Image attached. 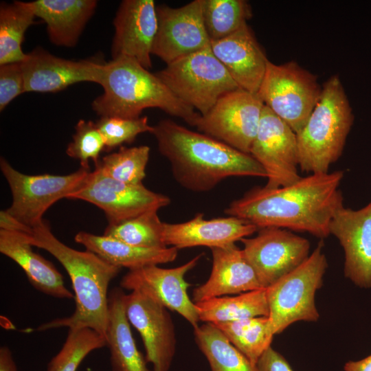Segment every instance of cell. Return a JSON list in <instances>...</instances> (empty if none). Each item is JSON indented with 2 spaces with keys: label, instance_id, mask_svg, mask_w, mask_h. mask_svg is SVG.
<instances>
[{
  "label": "cell",
  "instance_id": "obj_1",
  "mask_svg": "<svg viewBox=\"0 0 371 371\" xmlns=\"http://www.w3.org/2000/svg\"><path fill=\"white\" fill-rule=\"evenodd\" d=\"M344 172L311 174L278 188L255 187L234 201L225 214L255 225L308 232L317 238L330 235L329 225L342 205L339 189Z\"/></svg>",
  "mask_w": 371,
  "mask_h": 371
},
{
  "label": "cell",
  "instance_id": "obj_24",
  "mask_svg": "<svg viewBox=\"0 0 371 371\" xmlns=\"http://www.w3.org/2000/svg\"><path fill=\"white\" fill-rule=\"evenodd\" d=\"M32 3L36 16L47 25L50 41L66 47L76 46L98 5L95 0H36Z\"/></svg>",
  "mask_w": 371,
  "mask_h": 371
},
{
  "label": "cell",
  "instance_id": "obj_40",
  "mask_svg": "<svg viewBox=\"0 0 371 371\" xmlns=\"http://www.w3.org/2000/svg\"><path fill=\"white\" fill-rule=\"evenodd\" d=\"M0 371H18L11 350L5 346L0 348Z\"/></svg>",
  "mask_w": 371,
  "mask_h": 371
},
{
  "label": "cell",
  "instance_id": "obj_7",
  "mask_svg": "<svg viewBox=\"0 0 371 371\" xmlns=\"http://www.w3.org/2000/svg\"><path fill=\"white\" fill-rule=\"evenodd\" d=\"M156 75L182 102L201 115L224 95L240 89L210 47L180 58Z\"/></svg>",
  "mask_w": 371,
  "mask_h": 371
},
{
  "label": "cell",
  "instance_id": "obj_38",
  "mask_svg": "<svg viewBox=\"0 0 371 371\" xmlns=\"http://www.w3.org/2000/svg\"><path fill=\"white\" fill-rule=\"evenodd\" d=\"M257 371H293L286 359L269 346L258 360Z\"/></svg>",
  "mask_w": 371,
  "mask_h": 371
},
{
  "label": "cell",
  "instance_id": "obj_2",
  "mask_svg": "<svg viewBox=\"0 0 371 371\" xmlns=\"http://www.w3.org/2000/svg\"><path fill=\"white\" fill-rule=\"evenodd\" d=\"M151 133L175 181L190 191L208 192L230 177H267L251 155L170 120L153 126Z\"/></svg>",
  "mask_w": 371,
  "mask_h": 371
},
{
  "label": "cell",
  "instance_id": "obj_26",
  "mask_svg": "<svg viewBox=\"0 0 371 371\" xmlns=\"http://www.w3.org/2000/svg\"><path fill=\"white\" fill-rule=\"evenodd\" d=\"M124 291L114 288L109 293V320L106 335L112 371H151L138 350L126 315Z\"/></svg>",
  "mask_w": 371,
  "mask_h": 371
},
{
  "label": "cell",
  "instance_id": "obj_39",
  "mask_svg": "<svg viewBox=\"0 0 371 371\" xmlns=\"http://www.w3.org/2000/svg\"><path fill=\"white\" fill-rule=\"evenodd\" d=\"M0 229L32 235L33 229L24 225L17 218L12 216L8 211L0 212Z\"/></svg>",
  "mask_w": 371,
  "mask_h": 371
},
{
  "label": "cell",
  "instance_id": "obj_12",
  "mask_svg": "<svg viewBox=\"0 0 371 371\" xmlns=\"http://www.w3.org/2000/svg\"><path fill=\"white\" fill-rule=\"evenodd\" d=\"M240 241L246 259L265 289L295 269L310 256L309 241L284 228H260L256 236Z\"/></svg>",
  "mask_w": 371,
  "mask_h": 371
},
{
  "label": "cell",
  "instance_id": "obj_17",
  "mask_svg": "<svg viewBox=\"0 0 371 371\" xmlns=\"http://www.w3.org/2000/svg\"><path fill=\"white\" fill-rule=\"evenodd\" d=\"M104 65L93 58L78 61L62 58L37 47L21 62L25 92L54 93L81 82L100 85Z\"/></svg>",
  "mask_w": 371,
  "mask_h": 371
},
{
  "label": "cell",
  "instance_id": "obj_11",
  "mask_svg": "<svg viewBox=\"0 0 371 371\" xmlns=\"http://www.w3.org/2000/svg\"><path fill=\"white\" fill-rule=\"evenodd\" d=\"M67 199L82 200L101 209L113 225L151 210L167 206L170 199L143 183L128 184L111 179L95 169Z\"/></svg>",
  "mask_w": 371,
  "mask_h": 371
},
{
  "label": "cell",
  "instance_id": "obj_22",
  "mask_svg": "<svg viewBox=\"0 0 371 371\" xmlns=\"http://www.w3.org/2000/svg\"><path fill=\"white\" fill-rule=\"evenodd\" d=\"M210 249L212 256L210 276L205 283L193 291L194 303L262 288L243 249L235 243Z\"/></svg>",
  "mask_w": 371,
  "mask_h": 371
},
{
  "label": "cell",
  "instance_id": "obj_37",
  "mask_svg": "<svg viewBox=\"0 0 371 371\" xmlns=\"http://www.w3.org/2000/svg\"><path fill=\"white\" fill-rule=\"evenodd\" d=\"M23 93L25 80L21 62L0 65V111Z\"/></svg>",
  "mask_w": 371,
  "mask_h": 371
},
{
  "label": "cell",
  "instance_id": "obj_27",
  "mask_svg": "<svg viewBox=\"0 0 371 371\" xmlns=\"http://www.w3.org/2000/svg\"><path fill=\"white\" fill-rule=\"evenodd\" d=\"M199 319L217 324L269 316L267 289L245 292L236 296H221L195 303Z\"/></svg>",
  "mask_w": 371,
  "mask_h": 371
},
{
  "label": "cell",
  "instance_id": "obj_41",
  "mask_svg": "<svg viewBox=\"0 0 371 371\" xmlns=\"http://www.w3.org/2000/svg\"><path fill=\"white\" fill-rule=\"evenodd\" d=\"M344 371H371V354L357 361H349L344 364Z\"/></svg>",
  "mask_w": 371,
  "mask_h": 371
},
{
  "label": "cell",
  "instance_id": "obj_16",
  "mask_svg": "<svg viewBox=\"0 0 371 371\" xmlns=\"http://www.w3.org/2000/svg\"><path fill=\"white\" fill-rule=\"evenodd\" d=\"M124 308L129 323L139 332L145 359L153 371H169L176 349L174 324L167 308L141 292L124 294Z\"/></svg>",
  "mask_w": 371,
  "mask_h": 371
},
{
  "label": "cell",
  "instance_id": "obj_13",
  "mask_svg": "<svg viewBox=\"0 0 371 371\" xmlns=\"http://www.w3.org/2000/svg\"><path fill=\"white\" fill-rule=\"evenodd\" d=\"M250 155L265 170L267 187L289 186L302 177L296 133L265 105Z\"/></svg>",
  "mask_w": 371,
  "mask_h": 371
},
{
  "label": "cell",
  "instance_id": "obj_31",
  "mask_svg": "<svg viewBox=\"0 0 371 371\" xmlns=\"http://www.w3.org/2000/svg\"><path fill=\"white\" fill-rule=\"evenodd\" d=\"M202 12L210 41L234 34L252 16L251 5L245 0H202Z\"/></svg>",
  "mask_w": 371,
  "mask_h": 371
},
{
  "label": "cell",
  "instance_id": "obj_3",
  "mask_svg": "<svg viewBox=\"0 0 371 371\" xmlns=\"http://www.w3.org/2000/svg\"><path fill=\"white\" fill-rule=\"evenodd\" d=\"M30 243L48 251L63 266L71 279L75 300V309L70 316L54 319L36 330L90 328L106 338L108 287L122 268L87 249L78 251L68 247L54 235L45 221L33 228Z\"/></svg>",
  "mask_w": 371,
  "mask_h": 371
},
{
  "label": "cell",
  "instance_id": "obj_18",
  "mask_svg": "<svg viewBox=\"0 0 371 371\" xmlns=\"http://www.w3.org/2000/svg\"><path fill=\"white\" fill-rule=\"evenodd\" d=\"M329 233L344 249L345 277L358 287L371 288V202L357 210L341 206Z\"/></svg>",
  "mask_w": 371,
  "mask_h": 371
},
{
  "label": "cell",
  "instance_id": "obj_36",
  "mask_svg": "<svg viewBox=\"0 0 371 371\" xmlns=\"http://www.w3.org/2000/svg\"><path fill=\"white\" fill-rule=\"evenodd\" d=\"M95 124L104 139L106 150L132 143L139 134L153 131L146 116L132 119L101 117Z\"/></svg>",
  "mask_w": 371,
  "mask_h": 371
},
{
  "label": "cell",
  "instance_id": "obj_34",
  "mask_svg": "<svg viewBox=\"0 0 371 371\" xmlns=\"http://www.w3.org/2000/svg\"><path fill=\"white\" fill-rule=\"evenodd\" d=\"M104 346L106 338L93 329L69 328L65 343L49 362L47 371H76L90 352Z\"/></svg>",
  "mask_w": 371,
  "mask_h": 371
},
{
  "label": "cell",
  "instance_id": "obj_10",
  "mask_svg": "<svg viewBox=\"0 0 371 371\" xmlns=\"http://www.w3.org/2000/svg\"><path fill=\"white\" fill-rule=\"evenodd\" d=\"M257 93L242 89L222 96L193 126L207 135L250 155L264 107Z\"/></svg>",
  "mask_w": 371,
  "mask_h": 371
},
{
  "label": "cell",
  "instance_id": "obj_21",
  "mask_svg": "<svg viewBox=\"0 0 371 371\" xmlns=\"http://www.w3.org/2000/svg\"><path fill=\"white\" fill-rule=\"evenodd\" d=\"M257 231L255 225L235 216L205 219L203 213H198L183 223H164L163 236L167 247L212 249L234 244Z\"/></svg>",
  "mask_w": 371,
  "mask_h": 371
},
{
  "label": "cell",
  "instance_id": "obj_8",
  "mask_svg": "<svg viewBox=\"0 0 371 371\" xmlns=\"http://www.w3.org/2000/svg\"><path fill=\"white\" fill-rule=\"evenodd\" d=\"M322 92L316 76L296 62L276 64L269 60L257 94L297 134L319 102Z\"/></svg>",
  "mask_w": 371,
  "mask_h": 371
},
{
  "label": "cell",
  "instance_id": "obj_4",
  "mask_svg": "<svg viewBox=\"0 0 371 371\" xmlns=\"http://www.w3.org/2000/svg\"><path fill=\"white\" fill-rule=\"evenodd\" d=\"M104 92L91 103L101 117L137 118L148 108H157L183 119L190 126L199 115L179 99L156 75L126 56L105 63L101 84Z\"/></svg>",
  "mask_w": 371,
  "mask_h": 371
},
{
  "label": "cell",
  "instance_id": "obj_9",
  "mask_svg": "<svg viewBox=\"0 0 371 371\" xmlns=\"http://www.w3.org/2000/svg\"><path fill=\"white\" fill-rule=\"evenodd\" d=\"M0 168L10 188L12 202L6 210L24 225L34 228L44 213L56 202L75 192L82 183L89 169L80 167L69 175H29L14 168L1 157Z\"/></svg>",
  "mask_w": 371,
  "mask_h": 371
},
{
  "label": "cell",
  "instance_id": "obj_6",
  "mask_svg": "<svg viewBox=\"0 0 371 371\" xmlns=\"http://www.w3.org/2000/svg\"><path fill=\"white\" fill-rule=\"evenodd\" d=\"M324 247L323 240H320L302 265L266 288L268 317L273 335L280 334L295 322L319 319L315 297L323 285L328 268Z\"/></svg>",
  "mask_w": 371,
  "mask_h": 371
},
{
  "label": "cell",
  "instance_id": "obj_5",
  "mask_svg": "<svg viewBox=\"0 0 371 371\" xmlns=\"http://www.w3.org/2000/svg\"><path fill=\"white\" fill-rule=\"evenodd\" d=\"M353 121L352 109L341 79L333 75L324 84L319 102L296 134L302 171L328 172L341 155Z\"/></svg>",
  "mask_w": 371,
  "mask_h": 371
},
{
  "label": "cell",
  "instance_id": "obj_33",
  "mask_svg": "<svg viewBox=\"0 0 371 371\" xmlns=\"http://www.w3.org/2000/svg\"><path fill=\"white\" fill-rule=\"evenodd\" d=\"M150 148L142 145L120 146L118 151L105 155L95 165L104 175L128 184H140L146 177Z\"/></svg>",
  "mask_w": 371,
  "mask_h": 371
},
{
  "label": "cell",
  "instance_id": "obj_23",
  "mask_svg": "<svg viewBox=\"0 0 371 371\" xmlns=\"http://www.w3.org/2000/svg\"><path fill=\"white\" fill-rule=\"evenodd\" d=\"M31 236L0 229V252L19 265L30 284L38 291L56 298L74 297L56 267L33 251Z\"/></svg>",
  "mask_w": 371,
  "mask_h": 371
},
{
  "label": "cell",
  "instance_id": "obj_30",
  "mask_svg": "<svg viewBox=\"0 0 371 371\" xmlns=\"http://www.w3.org/2000/svg\"><path fill=\"white\" fill-rule=\"evenodd\" d=\"M228 340L256 366L273 338L268 316L214 324Z\"/></svg>",
  "mask_w": 371,
  "mask_h": 371
},
{
  "label": "cell",
  "instance_id": "obj_19",
  "mask_svg": "<svg viewBox=\"0 0 371 371\" xmlns=\"http://www.w3.org/2000/svg\"><path fill=\"white\" fill-rule=\"evenodd\" d=\"M156 7L153 0L120 3L113 21L112 58L126 56L148 70L152 67V47L157 30Z\"/></svg>",
  "mask_w": 371,
  "mask_h": 371
},
{
  "label": "cell",
  "instance_id": "obj_29",
  "mask_svg": "<svg viewBox=\"0 0 371 371\" xmlns=\"http://www.w3.org/2000/svg\"><path fill=\"white\" fill-rule=\"evenodd\" d=\"M195 341L207 359L212 371H257L256 366L239 351L213 323L194 328Z\"/></svg>",
  "mask_w": 371,
  "mask_h": 371
},
{
  "label": "cell",
  "instance_id": "obj_32",
  "mask_svg": "<svg viewBox=\"0 0 371 371\" xmlns=\"http://www.w3.org/2000/svg\"><path fill=\"white\" fill-rule=\"evenodd\" d=\"M157 212L151 210L119 224L108 225L104 235L138 247H166L163 236L164 222Z\"/></svg>",
  "mask_w": 371,
  "mask_h": 371
},
{
  "label": "cell",
  "instance_id": "obj_25",
  "mask_svg": "<svg viewBox=\"0 0 371 371\" xmlns=\"http://www.w3.org/2000/svg\"><path fill=\"white\" fill-rule=\"evenodd\" d=\"M77 243L109 263L129 270L174 261L178 254L175 247L143 248L133 246L105 235L79 232L74 237Z\"/></svg>",
  "mask_w": 371,
  "mask_h": 371
},
{
  "label": "cell",
  "instance_id": "obj_35",
  "mask_svg": "<svg viewBox=\"0 0 371 371\" xmlns=\"http://www.w3.org/2000/svg\"><path fill=\"white\" fill-rule=\"evenodd\" d=\"M72 141L68 144L67 155L80 162V167L89 169L92 160L96 165L100 153L105 150V142L96 124L92 121L80 120L75 126Z\"/></svg>",
  "mask_w": 371,
  "mask_h": 371
},
{
  "label": "cell",
  "instance_id": "obj_28",
  "mask_svg": "<svg viewBox=\"0 0 371 371\" xmlns=\"http://www.w3.org/2000/svg\"><path fill=\"white\" fill-rule=\"evenodd\" d=\"M32 1L2 2L0 5V65L21 63L27 54L22 50L25 33L35 23Z\"/></svg>",
  "mask_w": 371,
  "mask_h": 371
},
{
  "label": "cell",
  "instance_id": "obj_14",
  "mask_svg": "<svg viewBox=\"0 0 371 371\" xmlns=\"http://www.w3.org/2000/svg\"><path fill=\"white\" fill-rule=\"evenodd\" d=\"M157 30L152 54L169 64L210 47L202 12V0L179 8L156 7Z\"/></svg>",
  "mask_w": 371,
  "mask_h": 371
},
{
  "label": "cell",
  "instance_id": "obj_15",
  "mask_svg": "<svg viewBox=\"0 0 371 371\" xmlns=\"http://www.w3.org/2000/svg\"><path fill=\"white\" fill-rule=\"evenodd\" d=\"M201 256L199 254L186 263L170 269L150 265L129 270L122 278L120 286L142 293L167 309L180 314L195 328L200 319L196 304L188 294L190 284L185 276Z\"/></svg>",
  "mask_w": 371,
  "mask_h": 371
},
{
  "label": "cell",
  "instance_id": "obj_20",
  "mask_svg": "<svg viewBox=\"0 0 371 371\" xmlns=\"http://www.w3.org/2000/svg\"><path fill=\"white\" fill-rule=\"evenodd\" d=\"M210 49L240 89L258 93L269 60L247 23L227 37L211 41Z\"/></svg>",
  "mask_w": 371,
  "mask_h": 371
}]
</instances>
